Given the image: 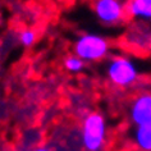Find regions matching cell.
Returning <instances> with one entry per match:
<instances>
[{
	"label": "cell",
	"mask_w": 151,
	"mask_h": 151,
	"mask_svg": "<svg viewBox=\"0 0 151 151\" xmlns=\"http://www.w3.org/2000/svg\"><path fill=\"white\" fill-rule=\"evenodd\" d=\"M129 118L134 127L151 120V92H142L132 100L129 105Z\"/></svg>",
	"instance_id": "5b68a950"
},
{
	"label": "cell",
	"mask_w": 151,
	"mask_h": 151,
	"mask_svg": "<svg viewBox=\"0 0 151 151\" xmlns=\"http://www.w3.org/2000/svg\"><path fill=\"white\" fill-rule=\"evenodd\" d=\"M106 120L104 115L92 111L86 115L82 123L81 139L86 151H101L106 142Z\"/></svg>",
	"instance_id": "6da1fadb"
},
{
	"label": "cell",
	"mask_w": 151,
	"mask_h": 151,
	"mask_svg": "<svg viewBox=\"0 0 151 151\" xmlns=\"http://www.w3.org/2000/svg\"><path fill=\"white\" fill-rule=\"evenodd\" d=\"M126 12L131 18L151 21V0H128Z\"/></svg>",
	"instance_id": "8992f818"
},
{
	"label": "cell",
	"mask_w": 151,
	"mask_h": 151,
	"mask_svg": "<svg viewBox=\"0 0 151 151\" xmlns=\"http://www.w3.org/2000/svg\"><path fill=\"white\" fill-rule=\"evenodd\" d=\"M133 141L141 151H151V120L134 127Z\"/></svg>",
	"instance_id": "52a82bcc"
},
{
	"label": "cell",
	"mask_w": 151,
	"mask_h": 151,
	"mask_svg": "<svg viewBox=\"0 0 151 151\" xmlns=\"http://www.w3.org/2000/svg\"><path fill=\"white\" fill-rule=\"evenodd\" d=\"M35 39H36L35 32L31 31V29H24V31H22L21 35H19V40L24 46H31V45L35 42Z\"/></svg>",
	"instance_id": "9c48e42d"
},
{
	"label": "cell",
	"mask_w": 151,
	"mask_h": 151,
	"mask_svg": "<svg viewBox=\"0 0 151 151\" xmlns=\"http://www.w3.org/2000/svg\"><path fill=\"white\" fill-rule=\"evenodd\" d=\"M35 151H50L47 149V147H39V149H36Z\"/></svg>",
	"instance_id": "30bf717a"
},
{
	"label": "cell",
	"mask_w": 151,
	"mask_h": 151,
	"mask_svg": "<svg viewBox=\"0 0 151 151\" xmlns=\"http://www.w3.org/2000/svg\"><path fill=\"white\" fill-rule=\"evenodd\" d=\"M74 55L81 58L83 62H99L109 54L110 44L104 36L97 33H83L76 40Z\"/></svg>",
	"instance_id": "7a4b0ae2"
},
{
	"label": "cell",
	"mask_w": 151,
	"mask_h": 151,
	"mask_svg": "<svg viewBox=\"0 0 151 151\" xmlns=\"http://www.w3.org/2000/svg\"><path fill=\"white\" fill-rule=\"evenodd\" d=\"M108 80L115 87L126 88L137 82L138 68L136 63L128 56H115L108 63L106 67Z\"/></svg>",
	"instance_id": "3957f363"
},
{
	"label": "cell",
	"mask_w": 151,
	"mask_h": 151,
	"mask_svg": "<svg viewBox=\"0 0 151 151\" xmlns=\"http://www.w3.org/2000/svg\"><path fill=\"white\" fill-rule=\"evenodd\" d=\"M93 12L97 19L106 26H116L127 17L126 4L122 0H95Z\"/></svg>",
	"instance_id": "277c9868"
},
{
	"label": "cell",
	"mask_w": 151,
	"mask_h": 151,
	"mask_svg": "<svg viewBox=\"0 0 151 151\" xmlns=\"http://www.w3.org/2000/svg\"><path fill=\"white\" fill-rule=\"evenodd\" d=\"M64 68L70 73H80L85 68V62L77 55H69L64 60Z\"/></svg>",
	"instance_id": "ba28073f"
}]
</instances>
